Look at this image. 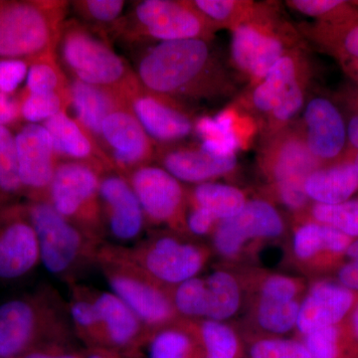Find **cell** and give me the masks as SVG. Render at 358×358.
<instances>
[{"mask_svg": "<svg viewBox=\"0 0 358 358\" xmlns=\"http://www.w3.org/2000/svg\"><path fill=\"white\" fill-rule=\"evenodd\" d=\"M134 72L143 89L179 103L210 100L232 90L208 40L159 42L141 55Z\"/></svg>", "mask_w": 358, "mask_h": 358, "instance_id": "cell-1", "label": "cell"}, {"mask_svg": "<svg viewBox=\"0 0 358 358\" xmlns=\"http://www.w3.org/2000/svg\"><path fill=\"white\" fill-rule=\"evenodd\" d=\"M76 339L67 301L42 286L0 303V358H18L56 341Z\"/></svg>", "mask_w": 358, "mask_h": 358, "instance_id": "cell-2", "label": "cell"}, {"mask_svg": "<svg viewBox=\"0 0 358 358\" xmlns=\"http://www.w3.org/2000/svg\"><path fill=\"white\" fill-rule=\"evenodd\" d=\"M56 53L71 79L112 90L127 100L141 88L136 72L108 40L79 20L65 21Z\"/></svg>", "mask_w": 358, "mask_h": 358, "instance_id": "cell-3", "label": "cell"}, {"mask_svg": "<svg viewBox=\"0 0 358 358\" xmlns=\"http://www.w3.org/2000/svg\"><path fill=\"white\" fill-rule=\"evenodd\" d=\"M69 8L62 0H0V59L29 63L56 53Z\"/></svg>", "mask_w": 358, "mask_h": 358, "instance_id": "cell-4", "label": "cell"}, {"mask_svg": "<svg viewBox=\"0 0 358 358\" xmlns=\"http://www.w3.org/2000/svg\"><path fill=\"white\" fill-rule=\"evenodd\" d=\"M36 233L40 263L66 284L78 282L80 275L96 267L100 242L58 213L47 201H24Z\"/></svg>", "mask_w": 358, "mask_h": 358, "instance_id": "cell-5", "label": "cell"}, {"mask_svg": "<svg viewBox=\"0 0 358 358\" xmlns=\"http://www.w3.org/2000/svg\"><path fill=\"white\" fill-rule=\"evenodd\" d=\"M296 32L272 3H255L248 17L231 29V62L251 82H260L296 47Z\"/></svg>", "mask_w": 358, "mask_h": 358, "instance_id": "cell-6", "label": "cell"}, {"mask_svg": "<svg viewBox=\"0 0 358 358\" xmlns=\"http://www.w3.org/2000/svg\"><path fill=\"white\" fill-rule=\"evenodd\" d=\"M96 268H100L112 293L138 315L150 333L180 319L169 289L160 286L136 267L117 245L102 244L96 257Z\"/></svg>", "mask_w": 358, "mask_h": 358, "instance_id": "cell-7", "label": "cell"}, {"mask_svg": "<svg viewBox=\"0 0 358 358\" xmlns=\"http://www.w3.org/2000/svg\"><path fill=\"white\" fill-rule=\"evenodd\" d=\"M320 166L308 150L300 126L288 127L264 141L260 155L263 176L278 201L294 213H303L310 204L305 181Z\"/></svg>", "mask_w": 358, "mask_h": 358, "instance_id": "cell-8", "label": "cell"}, {"mask_svg": "<svg viewBox=\"0 0 358 358\" xmlns=\"http://www.w3.org/2000/svg\"><path fill=\"white\" fill-rule=\"evenodd\" d=\"M117 246L136 267L166 289L199 275L211 255L205 245L169 230L129 246Z\"/></svg>", "mask_w": 358, "mask_h": 358, "instance_id": "cell-9", "label": "cell"}, {"mask_svg": "<svg viewBox=\"0 0 358 358\" xmlns=\"http://www.w3.org/2000/svg\"><path fill=\"white\" fill-rule=\"evenodd\" d=\"M216 30L192 1L143 0L136 4L129 16H124L115 34L131 41H210Z\"/></svg>", "mask_w": 358, "mask_h": 358, "instance_id": "cell-10", "label": "cell"}, {"mask_svg": "<svg viewBox=\"0 0 358 358\" xmlns=\"http://www.w3.org/2000/svg\"><path fill=\"white\" fill-rule=\"evenodd\" d=\"M102 169L85 162L62 160L49 188L54 209L89 236L106 242L100 202Z\"/></svg>", "mask_w": 358, "mask_h": 358, "instance_id": "cell-11", "label": "cell"}, {"mask_svg": "<svg viewBox=\"0 0 358 358\" xmlns=\"http://www.w3.org/2000/svg\"><path fill=\"white\" fill-rule=\"evenodd\" d=\"M169 294L178 317L185 320L225 322L237 315L243 301L239 279L225 268L181 282Z\"/></svg>", "mask_w": 358, "mask_h": 358, "instance_id": "cell-12", "label": "cell"}, {"mask_svg": "<svg viewBox=\"0 0 358 358\" xmlns=\"http://www.w3.org/2000/svg\"><path fill=\"white\" fill-rule=\"evenodd\" d=\"M124 178L138 197L148 224L164 226L169 231L187 235L188 189L180 181L162 166L152 164L134 169Z\"/></svg>", "mask_w": 358, "mask_h": 358, "instance_id": "cell-13", "label": "cell"}, {"mask_svg": "<svg viewBox=\"0 0 358 358\" xmlns=\"http://www.w3.org/2000/svg\"><path fill=\"white\" fill-rule=\"evenodd\" d=\"M285 229L286 224L274 205L251 199L236 215L218 223L211 235L212 246L221 258L238 260L252 244L279 239Z\"/></svg>", "mask_w": 358, "mask_h": 358, "instance_id": "cell-14", "label": "cell"}, {"mask_svg": "<svg viewBox=\"0 0 358 358\" xmlns=\"http://www.w3.org/2000/svg\"><path fill=\"white\" fill-rule=\"evenodd\" d=\"M40 265L38 241L24 202L0 207V282L25 279Z\"/></svg>", "mask_w": 358, "mask_h": 358, "instance_id": "cell-15", "label": "cell"}, {"mask_svg": "<svg viewBox=\"0 0 358 358\" xmlns=\"http://www.w3.org/2000/svg\"><path fill=\"white\" fill-rule=\"evenodd\" d=\"M103 232L114 245L129 246L140 241L148 222L138 197L122 174L107 171L100 183Z\"/></svg>", "mask_w": 358, "mask_h": 358, "instance_id": "cell-16", "label": "cell"}, {"mask_svg": "<svg viewBox=\"0 0 358 358\" xmlns=\"http://www.w3.org/2000/svg\"><path fill=\"white\" fill-rule=\"evenodd\" d=\"M18 171L26 201H47L61 159L43 124H26L15 134Z\"/></svg>", "mask_w": 358, "mask_h": 358, "instance_id": "cell-17", "label": "cell"}, {"mask_svg": "<svg viewBox=\"0 0 358 358\" xmlns=\"http://www.w3.org/2000/svg\"><path fill=\"white\" fill-rule=\"evenodd\" d=\"M101 148L107 154L115 171L127 174L155 157V143L133 114L128 105L117 108L103 122Z\"/></svg>", "mask_w": 358, "mask_h": 358, "instance_id": "cell-18", "label": "cell"}, {"mask_svg": "<svg viewBox=\"0 0 358 358\" xmlns=\"http://www.w3.org/2000/svg\"><path fill=\"white\" fill-rule=\"evenodd\" d=\"M300 128L308 150L320 166L345 159L348 129L345 113L338 102L327 96H313L306 105Z\"/></svg>", "mask_w": 358, "mask_h": 358, "instance_id": "cell-19", "label": "cell"}, {"mask_svg": "<svg viewBox=\"0 0 358 358\" xmlns=\"http://www.w3.org/2000/svg\"><path fill=\"white\" fill-rule=\"evenodd\" d=\"M92 296L102 331V348L143 357L150 331L143 322L112 292L92 288Z\"/></svg>", "mask_w": 358, "mask_h": 358, "instance_id": "cell-20", "label": "cell"}, {"mask_svg": "<svg viewBox=\"0 0 358 358\" xmlns=\"http://www.w3.org/2000/svg\"><path fill=\"white\" fill-rule=\"evenodd\" d=\"M129 109L155 143L169 145L194 131L189 113L178 101L150 93L141 87L128 99Z\"/></svg>", "mask_w": 358, "mask_h": 358, "instance_id": "cell-21", "label": "cell"}, {"mask_svg": "<svg viewBox=\"0 0 358 358\" xmlns=\"http://www.w3.org/2000/svg\"><path fill=\"white\" fill-rule=\"evenodd\" d=\"M357 301V293L341 286L336 280H317L310 285L301 301L296 334L301 336L341 324L348 319Z\"/></svg>", "mask_w": 358, "mask_h": 358, "instance_id": "cell-22", "label": "cell"}, {"mask_svg": "<svg viewBox=\"0 0 358 358\" xmlns=\"http://www.w3.org/2000/svg\"><path fill=\"white\" fill-rule=\"evenodd\" d=\"M339 231L306 218L293 235V253L296 262L313 272H334L345 260L352 242Z\"/></svg>", "mask_w": 358, "mask_h": 358, "instance_id": "cell-23", "label": "cell"}, {"mask_svg": "<svg viewBox=\"0 0 358 358\" xmlns=\"http://www.w3.org/2000/svg\"><path fill=\"white\" fill-rule=\"evenodd\" d=\"M42 124L50 134L61 162H85L103 171H115L112 162L95 136L67 112L60 113Z\"/></svg>", "mask_w": 358, "mask_h": 358, "instance_id": "cell-24", "label": "cell"}, {"mask_svg": "<svg viewBox=\"0 0 358 358\" xmlns=\"http://www.w3.org/2000/svg\"><path fill=\"white\" fill-rule=\"evenodd\" d=\"M155 157L160 166L180 182L201 185L231 174L237 169L234 157H216L201 148H164Z\"/></svg>", "mask_w": 358, "mask_h": 358, "instance_id": "cell-25", "label": "cell"}, {"mask_svg": "<svg viewBox=\"0 0 358 358\" xmlns=\"http://www.w3.org/2000/svg\"><path fill=\"white\" fill-rule=\"evenodd\" d=\"M310 68L308 59L300 48L288 52L260 82L252 87L248 100H245L250 109L265 117L270 114L288 93L292 85Z\"/></svg>", "mask_w": 358, "mask_h": 358, "instance_id": "cell-26", "label": "cell"}, {"mask_svg": "<svg viewBox=\"0 0 358 358\" xmlns=\"http://www.w3.org/2000/svg\"><path fill=\"white\" fill-rule=\"evenodd\" d=\"M194 131L201 141L200 148L216 157H234L246 143L251 129L234 108L195 120Z\"/></svg>", "mask_w": 358, "mask_h": 358, "instance_id": "cell-27", "label": "cell"}, {"mask_svg": "<svg viewBox=\"0 0 358 358\" xmlns=\"http://www.w3.org/2000/svg\"><path fill=\"white\" fill-rule=\"evenodd\" d=\"M69 96L75 119L95 136L98 143L106 117L117 108L129 103L117 92L75 79H70Z\"/></svg>", "mask_w": 358, "mask_h": 358, "instance_id": "cell-28", "label": "cell"}, {"mask_svg": "<svg viewBox=\"0 0 358 358\" xmlns=\"http://www.w3.org/2000/svg\"><path fill=\"white\" fill-rule=\"evenodd\" d=\"M306 194L312 203L338 204L352 199L358 192V173L352 159L320 166L305 181Z\"/></svg>", "mask_w": 358, "mask_h": 358, "instance_id": "cell-29", "label": "cell"}, {"mask_svg": "<svg viewBox=\"0 0 358 358\" xmlns=\"http://www.w3.org/2000/svg\"><path fill=\"white\" fill-rule=\"evenodd\" d=\"M145 348L148 358H202L199 338L185 319L152 331Z\"/></svg>", "mask_w": 358, "mask_h": 358, "instance_id": "cell-30", "label": "cell"}, {"mask_svg": "<svg viewBox=\"0 0 358 358\" xmlns=\"http://www.w3.org/2000/svg\"><path fill=\"white\" fill-rule=\"evenodd\" d=\"M248 201L243 190L224 183H201L188 189L187 206L206 212L217 222L236 215Z\"/></svg>", "mask_w": 358, "mask_h": 358, "instance_id": "cell-31", "label": "cell"}, {"mask_svg": "<svg viewBox=\"0 0 358 358\" xmlns=\"http://www.w3.org/2000/svg\"><path fill=\"white\" fill-rule=\"evenodd\" d=\"M68 312L75 336L85 348H102V331L91 287L78 282L68 285Z\"/></svg>", "mask_w": 358, "mask_h": 358, "instance_id": "cell-32", "label": "cell"}, {"mask_svg": "<svg viewBox=\"0 0 358 358\" xmlns=\"http://www.w3.org/2000/svg\"><path fill=\"white\" fill-rule=\"evenodd\" d=\"M199 338L202 358H244L246 345L229 324L215 320H187Z\"/></svg>", "mask_w": 358, "mask_h": 358, "instance_id": "cell-33", "label": "cell"}, {"mask_svg": "<svg viewBox=\"0 0 358 358\" xmlns=\"http://www.w3.org/2000/svg\"><path fill=\"white\" fill-rule=\"evenodd\" d=\"M296 338L307 348L310 358H358V345L348 331L345 320Z\"/></svg>", "mask_w": 358, "mask_h": 358, "instance_id": "cell-34", "label": "cell"}, {"mask_svg": "<svg viewBox=\"0 0 358 358\" xmlns=\"http://www.w3.org/2000/svg\"><path fill=\"white\" fill-rule=\"evenodd\" d=\"M301 300L282 301L257 296L253 319L263 336H282L296 329Z\"/></svg>", "mask_w": 358, "mask_h": 358, "instance_id": "cell-35", "label": "cell"}, {"mask_svg": "<svg viewBox=\"0 0 358 358\" xmlns=\"http://www.w3.org/2000/svg\"><path fill=\"white\" fill-rule=\"evenodd\" d=\"M308 34L336 60H358V18L338 25L315 23L308 28Z\"/></svg>", "mask_w": 358, "mask_h": 358, "instance_id": "cell-36", "label": "cell"}, {"mask_svg": "<svg viewBox=\"0 0 358 358\" xmlns=\"http://www.w3.org/2000/svg\"><path fill=\"white\" fill-rule=\"evenodd\" d=\"M28 64L23 93H57L70 98V79L59 63L57 53L46 54Z\"/></svg>", "mask_w": 358, "mask_h": 358, "instance_id": "cell-37", "label": "cell"}, {"mask_svg": "<svg viewBox=\"0 0 358 358\" xmlns=\"http://www.w3.org/2000/svg\"><path fill=\"white\" fill-rule=\"evenodd\" d=\"M22 197L15 134L8 127H0V207L18 203Z\"/></svg>", "mask_w": 358, "mask_h": 358, "instance_id": "cell-38", "label": "cell"}, {"mask_svg": "<svg viewBox=\"0 0 358 358\" xmlns=\"http://www.w3.org/2000/svg\"><path fill=\"white\" fill-rule=\"evenodd\" d=\"M124 0H77L70 2L74 13L79 16L80 22L93 31L115 32L124 18ZM92 30V29H91Z\"/></svg>", "mask_w": 358, "mask_h": 358, "instance_id": "cell-39", "label": "cell"}, {"mask_svg": "<svg viewBox=\"0 0 358 358\" xmlns=\"http://www.w3.org/2000/svg\"><path fill=\"white\" fill-rule=\"evenodd\" d=\"M310 80V68L292 85L288 93L284 96L272 112L266 115L265 138H270L288 128L294 117L303 109Z\"/></svg>", "mask_w": 358, "mask_h": 358, "instance_id": "cell-40", "label": "cell"}, {"mask_svg": "<svg viewBox=\"0 0 358 358\" xmlns=\"http://www.w3.org/2000/svg\"><path fill=\"white\" fill-rule=\"evenodd\" d=\"M287 6L296 13L315 18L317 23L338 25L357 20L358 6L345 0H291Z\"/></svg>", "mask_w": 358, "mask_h": 358, "instance_id": "cell-41", "label": "cell"}, {"mask_svg": "<svg viewBox=\"0 0 358 358\" xmlns=\"http://www.w3.org/2000/svg\"><path fill=\"white\" fill-rule=\"evenodd\" d=\"M306 218L324 224L355 240L358 238V199L338 204L312 203Z\"/></svg>", "mask_w": 358, "mask_h": 358, "instance_id": "cell-42", "label": "cell"}, {"mask_svg": "<svg viewBox=\"0 0 358 358\" xmlns=\"http://www.w3.org/2000/svg\"><path fill=\"white\" fill-rule=\"evenodd\" d=\"M21 120L26 124H38L70 108V98L57 93H23L18 96Z\"/></svg>", "mask_w": 358, "mask_h": 358, "instance_id": "cell-43", "label": "cell"}, {"mask_svg": "<svg viewBox=\"0 0 358 358\" xmlns=\"http://www.w3.org/2000/svg\"><path fill=\"white\" fill-rule=\"evenodd\" d=\"M192 3L216 29L230 30L243 22L255 6V2L241 0H195Z\"/></svg>", "mask_w": 358, "mask_h": 358, "instance_id": "cell-44", "label": "cell"}, {"mask_svg": "<svg viewBox=\"0 0 358 358\" xmlns=\"http://www.w3.org/2000/svg\"><path fill=\"white\" fill-rule=\"evenodd\" d=\"M248 358H310L307 348L299 338L260 336L246 345Z\"/></svg>", "mask_w": 358, "mask_h": 358, "instance_id": "cell-45", "label": "cell"}, {"mask_svg": "<svg viewBox=\"0 0 358 358\" xmlns=\"http://www.w3.org/2000/svg\"><path fill=\"white\" fill-rule=\"evenodd\" d=\"M305 284L300 278L288 275H263L257 284V296L282 301L303 300Z\"/></svg>", "mask_w": 358, "mask_h": 358, "instance_id": "cell-46", "label": "cell"}, {"mask_svg": "<svg viewBox=\"0 0 358 358\" xmlns=\"http://www.w3.org/2000/svg\"><path fill=\"white\" fill-rule=\"evenodd\" d=\"M338 103L345 110L348 129V150L345 157H352L358 152V86H348L339 93Z\"/></svg>", "mask_w": 358, "mask_h": 358, "instance_id": "cell-47", "label": "cell"}, {"mask_svg": "<svg viewBox=\"0 0 358 358\" xmlns=\"http://www.w3.org/2000/svg\"><path fill=\"white\" fill-rule=\"evenodd\" d=\"M18 358H86V348L78 346L75 339H69L38 346Z\"/></svg>", "mask_w": 358, "mask_h": 358, "instance_id": "cell-48", "label": "cell"}, {"mask_svg": "<svg viewBox=\"0 0 358 358\" xmlns=\"http://www.w3.org/2000/svg\"><path fill=\"white\" fill-rule=\"evenodd\" d=\"M28 66L26 61L0 59V92L13 95L25 81Z\"/></svg>", "mask_w": 358, "mask_h": 358, "instance_id": "cell-49", "label": "cell"}, {"mask_svg": "<svg viewBox=\"0 0 358 358\" xmlns=\"http://www.w3.org/2000/svg\"><path fill=\"white\" fill-rule=\"evenodd\" d=\"M334 273L336 282L358 294V238L352 240L346 250L345 260Z\"/></svg>", "mask_w": 358, "mask_h": 358, "instance_id": "cell-50", "label": "cell"}, {"mask_svg": "<svg viewBox=\"0 0 358 358\" xmlns=\"http://www.w3.org/2000/svg\"><path fill=\"white\" fill-rule=\"evenodd\" d=\"M21 120L18 96L0 92V127L10 128Z\"/></svg>", "mask_w": 358, "mask_h": 358, "instance_id": "cell-51", "label": "cell"}, {"mask_svg": "<svg viewBox=\"0 0 358 358\" xmlns=\"http://www.w3.org/2000/svg\"><path fill=\"white\" fill-rule=\"evenodd\" d=\"M86 358H143L131 357L107 348H86Z\"/></svg>", "mask_w": 358, "mask_h": 358, "instance_id": "cell-52", "label": "cell"}, {"mask_svg": "<svg viewBox=\"0 0 358 358\" xmlns=\"http://www.w3.org/2000/svg\"><path fill=\"white\" fill-rule=\"evenodd\" d=\"M345 324L348 331L352 334V338L358 345V301L353 307L352 312L348 315V319L345 320Z\"/></svg>", "mask_w": 358, "mask_h": 358, "instance_id": "cell-53", "label": "cell"}, {"mask_svg": "<svg viewBox=\"0 0 358 358\" xmlns=\"http://www.w3.org/2000/svg\"><path fill=\"white\" fill-rule=\"evenodd\" d=\"M338 63L341 68L358 86V60L355 59H339Z\"/></svg>", "mask_w": 358, "mask_h": 358, "instance_id": "cell-54", "label": "cell"}, {"mask_svg": "<svg viewBox=\"0 0 358 358\" xmlns=\"http://www.w3.org/2000/svg\"><path fill=\"white\" fill-rule=\"evenodd\" d=\"M350 159H352L353 164H355V169H357V171L358 173V152H357V154L353 155L352 157H350Z\"/></svg>", "mask_w": 358, "mask_h": 358, "instance_id": "cell-55", "label": "cell"}, {"mask_svg": "<svg viewBox=\"0 0 358 358\" xmlns=\"http://www.w3.org/2000/svg\"><path fill=\"white\" fill-rule=\"evenodd\" d=\"M355 4H357V6H358V1H355Z\"/></svg>", "mask_w": 358, "mask_h": 358, "instance_id": "cell-56", "label": "cell"}]
</instances>
